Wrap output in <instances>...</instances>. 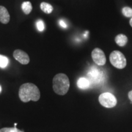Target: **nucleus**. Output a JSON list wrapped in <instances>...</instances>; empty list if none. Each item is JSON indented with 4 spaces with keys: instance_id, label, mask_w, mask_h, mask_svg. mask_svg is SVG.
Segmentation results:
<instances>
[{
    "instance_id": "obj_1",
    "label": "nucleus",
    "mask_w": 132,
    "mask_h": 132,
    "mask_svg": "<svg viewBox=\"0 0 132 132\" xmlns=\"http://www.w3.org/2000/svg\"><path fill=\"white\" fill-rule=\"evenodd\" d=\"M19 96L24 103H27L30 100L37 102L40 97V90L36 85L31 82H26L20 87Z\"/></svg>"
},
{
    "instance_id": "obj_2",
    "label": "nucleus",
    "mask_w": 132,
    "mask_h": 132,
    "mask_svg": "<svg viewBox=\"0 0 132 132\" xmlns=\"http://www.w3.org/2000/svg\"><path fill=\"white\" fill-rule=\"evenodd\" d=\"M70 87V81L64 73H58L53 79V88L54 92L60 95L66 94Z\"/></svg>"
},
{
    "instance_id": "obj_3",
    "label": "nucleus",
    "mask_w": 132,
    "mask_h": 132,
    "mask_svg": "<svg viewBox=\"0 0 132 132\" xmlns=\"http://www.w3.org/2000/svg\"><path fill=\"white\" fill-rule=\"evenodd\" d=\"M87 77H88L90 85H98L102 84L104 82L106 79V75L103 71L100 70L97 67L93 65L89 69L87 72Z\"/></svg>"
},
{
    "instance_id": "obj_4",
    "label": "nucleus",
    "mask_w": 132,
    "mask_h": 132,
    "mask_svg": "<svg viewBox=\"0 0 132 132\" xmlns=\"http://www.w3.org/2000/svg\"><path fill=\"white\" fill-rule=\"evenodd\" d=\"M110 61L111 64L116 68L122 69L127 65V60L122 53L115 50L111 52L110 55Z\"/></svg>"
},
{
    "instance_id": "obj_5",
    "label": "nucleus",
    "mask_w": 132,
    "mask_h": 132,
    "mask_svg": "<svg viewBox=\"0 0 132 132\" xmlns=\"http://www.w3.org/2000/svg\"><path fill=\"white\" fill-rule=\"evenodd\" d=\"M100 103L105 108H111L114 107L117 104V99L114 95L110 92H105L99 96Z\"/></svg>"
},
{
    "instance_id": "obj_6",
    "label": "nucleus",
    "mask_w": 132,
    "mask_h": 132,
    "mask_svg": "<svg viewBox=\"0 0 132 132\" xmlns=\"http://www.w3.org/2000/svg\"><path fill=\"white\" fill-rule=\"evenodd\" d=\"M92 60L98 65H104L106 63V59L104 52L99 48H95L91 53Z\"/></svg>"
},
{
    "instance_id": "obj_7",
    "label": "nucleus",
    "mask_w": 132,
    "mask_h": 132,
    "mask_svg": "<svg viewBox=\"0 0 132 132\" xmlns=\"http://www.w3.org/2000/svg\"><path fill=\"white\" fill-rule=\"evenodd\" d=\"M13 56L18 62H19L23 65H26V64H29L30 61L28 54L24 51L19 49L15 50L14 51L13 53Z\"/></svg>"
},
{
    "instance_id": "obj_8",
    "label": "nucleus",
    "mask_w": 132,
    "mask_h": 132,
    "mask_svg": "<svg viewBox=\"0 0 132 132\" xmlns=\"http://www.w3.org/2000/svg\"><path fill=\"white\" fill-rule=\"evenodd\" d=\"M10 21V15L6 7L0 6V22L3 24H7Z\"/></svg>"
},
{
    "instance_id": "obj_9",
    "label": "nucleus",
    "mask_w": 132,
    "mask_h": 132,
    "mask_svg": "<svg viewBox=\"0 0 132 132\" xmlns=\"http://www.w3.org/2000/svg\"><path fill=\"white\" fill-rule=\"evenodd\" d=\"M77 86L81 89H86L90 86L89 80L85 77H81L77 81Z\"/></svg>"
},
{
    "instance_id": "obj_10",
    "label": "nucleus",
    "mask_w": 132,
    "mask_h": 132,
    "mask_svg": "<svg viewBox=\"0 0 132 132\" xmlns=\"http://www.w3.org/2000/svg\"><path fill=\"white\" fill-rule=\"evenodd\" d=\"M115 42L120 47H123L128 42V38L125 34H119L115 37Z\"/></svg>"
},
{
    "instance_id": "obj_11",
    "label": "nucleus",
    "mask_w": 132,
    "mask_h": 132,
    "mask_svg": "<svg viewBox=\"0 0 132 132\" xmlns=\"http://www.w3.org/2000/svg\"><path fill=\"white\" fill-rule=\"evenodd\" d=\"M40 7L43 12L47 14H51L53 12V7L52 5L45 2L41 3Z\"/></svg>"
},
{
    "instance_id": "obj_12",
    "label": "nucleus",
    "mask_w": 132,
    "mask_h": 132,
    "mask_svg": "<svg viewBox=\"0 0 132 132\" xmlns=\"http://www.w3.org/2000/svg\"><path fill=\"white\" fill-rule=\"evenodd\" d=\"M21 9L24 14L28 15L30 14L32 10V4L30 1H24L21 4Z\"/></svg>"
},
{
    "instance_id": "obj_13",
    "label": "nucleus",
    "mask_w": 132,
    "mask_h": 132,
    "mask_svg": "<svg viewBox=\"0 0 132 132\" xmlns=\"http://www.w3.org/2000/svg\"><path fill=\"white\" fill-rule=\"evenodd\" d=\"M9 63V60L7 57L4 56L0 55V67L2 69H4L7 67Z\"/></svg>"
},
{
    "instance_id": "obj_14",
    "label": "nucleus",
    "mask_w": 132,
    "mask_h": 132,
    "mask_svg": "<svg viewBox=\"0 0 132 132\" xmlns=\"http://www.w3.org/2000/svg\"><path fill=\"white\" fill-rule=\"evenodd\" d=\"M122 14L128 18L132 17V9L129 7H124L122 9Z\"/></svg>"
},
{
    "instance_id": "obj_15",
    "label": "nucleus",
    "mask_w": 132,
    "mask_h": 132,
    "mask_svg": "<svg viewBox=\"0 0 132 132\" xmlns=\"http://www.w3.org/2000/svg\"><path fill=\"white\" fill-rule=\"evenodd\" d=\"M0 132H23L20 131V130L18 129L16 127H5L3 128L0 130Z\"/></svg>"
},
{
    "instance_id": "obj_16",
    "label": "nucleus",
    "mask_w": 132,
    "mask_h": 132,
    "mask_svg": "<svg viewBox=\"0 0 132 132\" xmlns=\"http://www.w3.org/2000/svg\"><path fill=\"white\" fill-rule=\"evenodd\" d=\"M36 26H37L38 31L42 32L45 29V25H44V22L42 20H38L36 23Z\"/></svg>"
},
{
    "instance_id": "obj_17",
    "label": "nucleus",
    "mask_w": 132,
    "mask_h": 132,
    "mask_svg": "<svg viewBox=\"0 0 132 132\" xmlns=\"http://www.w3.org/2000/svg\"><path fill=\"white\" fill-rule=\"evenodd\" d=\"M59 25L61 26L63 28H67V24L65 23V21L64 20H59Z\"/></svg>"
},
{
    "instance_id": "obj_18",
    "label": "nucleus",
    "mask_w": 132,
    "mask_h": 132,
    "mask_svg": "<svg viewBox=\"0 0 132 132\" xmlns=\"http://www.w3.org/2000/svg\"><path fill=\"white\" fill-rule=\"evenodd\" d=\"M128 98H129L130 100L132 102V90L128 92Z\"/></svg>"
},
{
    "instance_id": "obj_19",
    "label": "nucleus",
    "mask_w": 132,
    "mask_h": 132,
    "mask_svg": "<svg viewBox=\"0 0 132 132\" xmlns=\"http://www.w3.org/2000/svg\"><path fill=\"white\" fill-rule=\"evenodd\" d=\"M130 26L132 27V17L131 18V19H130Z\"/></svg>"
},
{
    "instance_id": "obj_20",
    "label": "nucleus",
    "mask_w": 132,
    "mask_h": 132,
    "mask_svg": "<svg viewBox=\"0 0 132 132\" xmlns=\"http://www.w3.org/2000/svg\"><path fill=\"white\" fill-rule=\"evenodd\" d=\"M1 86H0V92H1Z\"/></svg>"
}]
</instances>
